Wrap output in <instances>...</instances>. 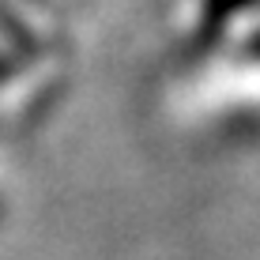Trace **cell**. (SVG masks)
Returning <instances> with one entry per match:
<instances>
[{"mask_svg": "<svg viewBox=\"0 0 260 260\" xmlns=\"http://www.w3.org/2000/svg\"><path fill=\"white\" fill-rule=\"evenodd\" d=\"M249 4L253 0H204V38H215L230 23V15L249 8Z\"/></svg>", "mask_w": 260, "mask_h": 260, "instance_id": "1", "label": "cell"}]
</instances>
